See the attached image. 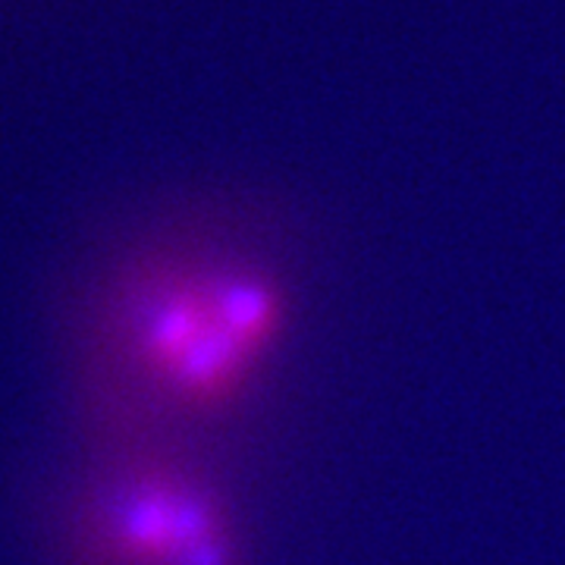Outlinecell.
<instances>
[{
	"label": "cell",
	"mask_w": 565,
	"mask_h": 565,
	"mask_svg": "<svg viewBox=\"0 0 565 565\" xmlns=\"http://www.w3.org/2000/svg\"><path fill=\"white\" fill-rule=\"evenodd\" d=\"M299 321V289L262 245L199 226L132 239L102 270L92 311L114 444L202 452L262 405Z\"/></svg>",
	"instance_id": "cell-1"
},
{
	"label": "cell",
	"mask_w": 565,
	"mask_h": 565,
	"mask_svg": "<svg viewBox=\"0 0 565 565\" xmlns=\"http://www.w3.org/2000/svg\"><path fill=\"white\" fill-rule=\"evenodd\" d=\"M73 565H252L236 500L199 449L114 444L70 519Z\"/></svg>",
	"instance_id": "cell-2"
}]
</instances>
